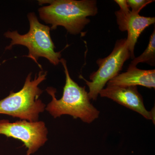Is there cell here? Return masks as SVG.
<instances>
[{"instance_id":"cell-1","label":"cell","mask_w":155,"mask_h":155,"mask_svg":"<svg viewBox=\"0 0 155 155\" xmlns=\"http://www.w3.org/2000/svg\"><path fill=\"white\" fill-rule=\"evenodd\" d=\"M40 5L48 4L38 9L40 18L51 25V30L58 26L66 28L72 35L81 33L90 22L88 17L98 13L97 2L94 0H41Z\"/></svg>"},{"instance_id":"cell-2","label":"cell","mask_w":155,"mask_h":155,"mask_svg":"<svg viewBox=\"0 0 155 155\" xmlns=\"http://www.w3.org/2000/svg\"><path fill=\"white\" fill-rule=\"evenodd\" d=\"M60 62L64 67L66 75L63 96L60 99H57L56 89L47 87L46 91L51 96L52 100L45 110L54 118L68 115L74 119L79 118L85 123H91L98 118L100 111L90 102L85 87L79 86L70 77L67 61L61 58Z\"/></svg>"},{"instance_id":"cell-3","label":"cell","mask_w":155,"mask_h":155,"mask_svg":"<svg viewBox=\"0 0 155 155\" xmlns=\"http://www.w3.org/2000/svg\"><path fill=\"white\" fill-rule=\"evenodd\" d=\"M47 72L40 71L31 78V73L27 75L22 88L17 92H10L8 96L0 101V114L29 122L38 121L40 114L45 110L46 105L39 97L43 91L39 85L45 80Z\"/></svg>"},{"instance_id":"cell-4","label":"cell","mask_w":155,"mask_h":155,"mask_svg":"<svg viewBox=\"0 0 155 155\" xmlns=\"http://www.w3.org/2000/svg\"><path fill=\"white\" fill-rule=\"evenodd\" d=\"M27 17L30 28L27 33L21 35L14 31L4 34L5 37L11 39L5 50H10L14 45H21L28 49V55L25 57L32 59L41 69V66L38 62L39 58H46L51 64L58 65L61 59V52L55 51V47L50 35L51 28L39 22L34 13H28Z\"/></svg>"},{"instance_id":"cell-5","label":"cell","mask_w":155,"mask_h":155,"mask_svg":"<svg viewBox=\"0 0 155 155\" xmlns=\"http://www.w3.org/2000/svg\"><path fill=\"white\" fill-rule=\"evenodd\" d=\"M130 58H131V54L127 40H118L109 56L97 61L98 69L90 76L91 81L87 80L82 75H79V78L86 82L89 88L88 95L90 99L93 101L97 99L100 91L104 88L106 84L119 74L124 63Z\"/></svg>"},{"instance_id":"cell-6","label":"cell","mask_w":155,"mask_h":155,"mask_svg":"<svg viewBox=\"0 0 155 155\" xmlns=\"http://www.w3.org/2000/svg\"><path fill=\"white\" fill-rule=\"evenodd\" d=\"M48 134L47 127L42 121L0 120V134L22 142L28 149L26 155L33 154L43 146L48 140Z\"/></svg>"},{"instance_id":"cell-7","label":"cell","mask_w":155,"mask_h":155,"mask_svg":"<svg viewBox=\"0 0 155 155\" xmlns=\"http://www.w3.org/2000/svg\"><path fill=\"white\" fill-rule=\"evenodd\" d=\"M116 3L120 7L119 11L115 12L117 24L122 31H127L126 38L131 58H134V49L139 37L142 32L155 22L154 17H146L130 11L125 0H118Z\"/></svg>"},{"instance_id":"cell-8","label":"cell","mask_w":155,"mask_h":155,"mask_svg":"<svg viewBox=\"0 0 155 155\" xmlns=\"http://www.w3.org/2000/svg\"><path fill=\"white\" fill-rule=\"evenodd\" d=\"M101 97L110 99L121 105L137 112L145 119L152 120L155 124V109L147 110L143 98L137 86L109 85L100 91Z\"/></svg>"},{"instance_id":"cell-9","label":"cell","mask_w":155,"mask_h":155,"mask_svg":"<svg viewBox=\"0 0 155 155\" xmlns=\"http://www.w3.org/2000/svg\"><path fill=\"white\" fill-rule=\"evenodd\" d=\"M109 85L155 87V70H143L129 66L126 72L119 74L107 82Z\"/></svg>"},{"instance_id":"cell-10","label":"cell","mask_w":155,"mask_h":155,"mask_svg":"<svg viewBox=\"0 0 155 155\" xmlns=\"http://www.w3.org/2000/svg\"><path fill=\"white\" fill-rule=\"evenodd\" d=\"M155 62V30L154 29L150 37L149 42L147 48L140 56L134 58L129 65L130 67H136L140 63H146L154 66Z\"/></svg>"},{"instance_id":"cell-11","label":"cell","mask_w":155,"mask_h":155,"mask_svg":"<svg viewBox=\"0 0 155 155\" xmlns=\"http://www.w3.org/2000/svg\"><path fill=\"white\" fill-rule=\"evenodd\" d=\"M153 0H127L126 2L128 8L131 9V12L139 14L142 9L153 2Z\"/></svg>"},{"instance_id":"cell-12","label":"cell","mask_w":155,"mask_h":155,"mask_svg":"<svg viewBox=\"0 0 155 155\" xmlns=\"http://www.w3.org/2000/svg\"><path fill=\"white\" fill-rule=\"evenodd\" d=\"M0 65H1V64H0Z\"/></svg>"}]
</instances>
